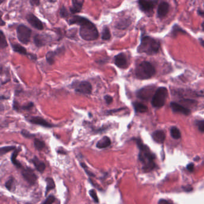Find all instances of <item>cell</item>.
Masks as SVG:
<instances>
[{
    "label": "cell",
    "instance_id": "d4e9b609",
    "mask_svg": "<svg viewBox=\"0 0 204 204\" xmlns=\"http://www.w3.org/2000/svg\"><path fill=\"white\" fill-rule=\"evenodd\" d=\"M21 149H16L14 151V152H13V154L12 155V156H11V160H12V162H13V164L15 166H16L17 168H21L22 166V165L21 164V163L17 161L16 159V158L18 155V153H19V152H20Z\"/></svg>",
    "mask_w": 204,
    "mask_h": 204
},
{
    "label": "cell",
    "instance_id": "9a60e30c",
    "mask_svg": "<svg viewBox=\"0 0 204 204\" xmlns=\"http://www.w3.org/2000/svg\"><path fill=\"white\" fill-rule=\"evenodd\" d=\"M63 51H65V48L64 47H61L58 49H57L56 51H49L46 54V60L47 63L52 65L55 63V59L56 56H57L59 54H62Z\"/></svg>",
    "mask_w": 204,
    "mask_h": 204
},
{
    "label": "cell",
    "instance_id": "b9f144b4",
    "mask_svg": "<svg viewBox=\"0 0 204 204\" xmlns=\"http://www.w3.org/2000/svg\"><path fill=\"white\" fill-rule=\"evenodd\" d=\"M187 169L189 171H192L193 170V168H194V166L193 164H189L187 166Z\"/></svg>",
    "mask_w": 204,
    "mask_h": 204
},
{
    "label": "cell",
    "instance_id": "4316f807",
    "mask_svg": "<svg viewBox=\"0 0 204 204\" xmlns=\"http://www.w3.org/2000/svg\"><path fill=\"white\" fill-rule=\"evenodd\" d=\"M171 135L174 139H179L181 137V132L178 128L172 127L170 130Z\"/></svg>",
    "mask_w": 204,
    "mask_h": 204
},
{
    "label": "cell",
    "instance_id": "2e32d148",
    "mask_svg": "<svg viewBox=\"0 0 204 204\" xmlns=\"http://www.w3.org/2000/svg\"><path fill=\"white\" fill-rule=\"evenodd\" d=\"M169 5L166 2H162L157 9V16L159 18L164 17L169 12Z\"/></svg>",
    "mask_w": 204,
    "mask_h": 204
},
{
    "label": "cell",
    "instance_id": "44dd1931",
    "mask_svg": "<svg viewBox=\"0 0 204 204\" xmlns=\"http://www.w3.org/2000/svg\"><path fill=\"white\" fill-rule=\"evenodd\" d=\"M32 161L34 165L36 166V169L39 172L43 173L45 170V168H46L45 164L43 161H40L36 156H35Z\"/></svg>",
    "mask_w": 204,
    "mask_h": 204
},
{
    "label": "cell",
    "instance_id": "bcb514c9",
    "mask_svg": "<svg viewBox=\"0 0 204 204\" xmlns=\"http://www.w3.org/2000/svg\"><path fill=\"white\" fill-rule=\"evenodd\" d=\"M4 1V0H1V3H2Z\"/></svg>",
    "mask_w": 204,
    "mask_h": 204
},
{
    "label": "cell",
    "instance_id": "f1b7e54d",
    "mask_svg": "<svg viewBox=\"0 0 204 204\" xmlns=\"http://www.w3.org/2000/svg\"><path fill=\"white\" fill-rule=\"evenodd\" d=\"M34 147L36 149H37L38 151H41L45 148V143L43 141L41 140L40 139H35L34 141Z\"/></svg>",
    "mask_w": 204,
    "mask_h": 204
},
{
    "label": "cell",
    "instance_id": "d6a6232c",
    "mask_svg": "<svg viewBox=\"0 0 204 204\" xmlns=\"http://www.w3.org/2000/svg\"><path fill=\"white\" fill-rule=\"evenodd\" d=\"M60 15L62 18H66L68 17L69 14L68 13L66 8L65 7H62L60 10Z\"/></svg>",
    "mask_w": 204,
    "mask_h": 204
},
{
    "label": "cell",
    "instance_id": "836d02e7",
    "mask_svg": "<svg viewBox=\"0 0 204 204\" xmlns=\"http://www.w3.org/2000/svg\"><path fill=\"white\" fill-rule=\"evenodd\" d=\"M55 199H55L54 196L51 195L46 199V201L42 204H51L55 202Z\"/></svg>",
    "mask_w": 204,
    "mask_h": 204
},
{
    "label": "cell",
    "instance_id": "30bf717a",
    "mask_svg": "<svg viewBox=\"0 0 204 204\" xmlns=\"http://www.w3.org/2000/svg\"><path fill=\"white\" fill-rule=\"evenodd\" d=\"M26 20L34 28L38 29V30L43 29V23L33 14H28L26 16Z\"/></svg>",
    "mask_w": 204,
    "mask_h": 204
},
{
    "label": "cell",
    "instance_id": "7a4b0ae2",
    "mask_svg": "<svg viewBox=\"0 0 204 204\" xmlns=\"http://www.w3.org/2000/svg\"><path fill=\"white\" fill-rule=\"evenodd\" d=\"M135 140L140 149L139 159L142 164L143 169L146 172L152 171L156 166L154 162L155 156L152 153L149 148L142 143L141 140L136 139Z\"/></svg>",
    "mask_w": 204,
    "mask_h": 204
},
{
    "label": "cell",
    "instance_id": "f6af8a7d",
    "mask_svg": "<svg viewBox=\"0 0 204 204\" xmlns=\"http://www.w3.org/2000/svg\"><path fill=\"white\" fill-rule=\"evenodd\" d=\"M202 29H203V30L204 31V22L202 24Z\"/></svg>",
    "mask_w": 204,
    "mask_h": 204
},
{
    "label": "cell",
    "instance_id": "d590c367",
    "mask_svg": "<svg viewBox=\"0 0 204 204\" xmlns=\"http://www.w3.org/2000/svg\"><path fill=\"white\" fill-rule=\"evenodd\" d=\"M22 134L25 137H26V138H32L33 137H34V135L30 133L29 132H28V131H26L25 129H23L21 132Z\"/></svg>",
    "mask_w": 204,
    "mask_h": 204
},
{
    "label": "cell",
    "instance_id": "277c9868",
    "mask_svg": "<svg viewBox=\"0 0 204 204\" xmlns=\"http://www.w3.org/2000/svg\"><path fill=\"white\" fill-rule=\"evenodd\" d=\"M155 68L150 63L144 61L138 64L135 69V75L138 79H147L155 74Z\"/></svg>",
    "mask_w": 204,
    "mask_h": 204
},
{
    "label": "cell",
    "instance_id": "4dcf8cb0",
    "mask_svg": "<svg viewBox=\"0 0 204 204\" xmlns=\"http://www.w3.org/2000/svg\"><path fill=\"white\" fill-rule=\"evenodd\" d=\"M47 183V187H46V191H49L51 189H54L55 187V184L53 180L51 178H47L46 179Z\"/></svg>",
    "mask_w": 204,
    "mask_h": 204
},
{
    "label": "cell",
    "instance_id": "ffe728a7",
    "mask_svg": "<svg viewBox=\"0 0 204 204\" xmlns=\"http://www.w3.org/2000/svg\"><path fill=\"white\" fill-rule=\"evenodd\" d=\"M83 7V2L78 0H72V7L70 11L72 14H76L81 12Z\"/></svg>",
    "mask_w": 204,
    "mask_h": 204
},
{
    "label": "cell",
    "instance_id": "e0dca14e",
    "mask_svg": "<svg viewBox=\"0 0 204 204\" xmlns=\"http://www.w3.org/2000/svg\"><path fill=\"white\" fill-rule=\"evenodd\" d=\"M152 138L157 143H162L165 140V134L164 131L161 130L156 131L152 134Z\"/></svg>",
    "mask_w": 204,
    "mask_h": 204
},
{
    "label": "cell",
    "instance_id": "4fadbf2b",
    "mask_svg": "<svg viewBox=\"0 0 204 204\" xmlns=\"http://www.w3.org/2000/svg\"><path fill=\"white\" fill-rule=\"evenodd\" d=\"M141 10L144 12H151L153 9L154 3L151 0H138Z\"/></svg>",
    "mask_w": 204,
    "mask_h": 204
},
{
    "label": "cell",
    "instance_id": "60d3db41",
    "mask_svg": "<svg viewBox=\"0 0 204 204\" xmlns=\"http://www.w3.org/2000/svg\"><path fill=\"white\" fill-rule=\"evenodd\" d=\"M159 204H172L171 202L167 201V200H165V199H161L159 202Z\"/></svg>",
    "mask_w": 204,
    "mask_h": 204
},
{
    "label": "cell",
    "instance_id": "e575fe53",
    "mask_svg": "<svg viewBox=\"0 0 204 204\" xmlns=\"http://www.w3.org/2000/svg\"><path fill=\"white\" fill-rule=\"evenodd\" d=\"M90 196L92 198V199L95 201V202H96V203H98L99 200H98V198L97 196L96 191L94 190H91L90 191Z\"/></svg>",
    "mask_w": 204,
    "mask_h": 204
},
{
    "label": "cell",
    "instance_id": "7bdbcfd3",
    "mask_svg": "<svg viewBox=\"0 0 204 204\" xmlns=\"http://www.w3.org/2000/svg\"><path fill=\"white\" fill-rule=\"evenodd\" d=\"M198 13H199V14H200V15H202V16H204V11H201V10H199V12H198Z\"/></svg>",
    "mask_w": 204,
    "mask_h": 204
},
{
    "label": "cell",
    "instance_id": "3957f363",
    "mask_svg": "<svg viewBox=\"0 0 204 204\" xmlns=\"http://www.w3.org/2000/svg\"><path fill=\"white\" fill-rule=\"evenodd\" d=\"M160 49L159 42L150 37H144L141 39V44L138 47V51L149 55L156 54Z\"/></svg>",
    "mask_w": 204,
    "mask_h": 204
},
{
    "label": "cell",
    "instance_id": "8fae6325",
    "mask_svg": "<svg viewBox=\"0 0 204 204\" xmlns=\"http://www.w3.org/2000/svg\"><path fill=\"white\" fill-rule=\"evenodd\" d=\"M24 178L30 184H34L37 180V177L31 168H26L22 171Z\"/></svg>",
    "mask_w": 204,
    "mask_h": 204
},
{
    "label": "cell",
    "instance_id": "8992f818",
    "mask_svg": "<svg viewBox=\"0 0 204 204\" xmlns=\"http://www.w3.org/2000/svg\"><path fill=\"white\" fill-rule=\"evenodd\" d=\"M31 34V29L24 25H21L17 27V38L22 44H27L30 41Z\"/></svg>",
    "mask_w": 204,
    "mask_h": 204
},
{
    "label": "cell",
    "instance_id": "cb8c5ba5",
    "mask_svg": "<svg viewBox=\"0 0 204 204\" xmlns=\"http://www.w3.org/2000/svg\"><path fill=\"white\" fill-rule=\"evenodd\" d=\"M12 47L13 49V51L16 53H18L19 54H24V55L27 54V51L25 48L19 44H12Z\"/></svg>",
    "mask_w": 204,
    "mask_h": 204
},
{
    "label": "cell",
    "instance_id": "603a6c76",
    "mask_svg": "<svg viewBox=\"0 0 204 204\" xmlns=\"http://www.w3.org/2000/svg\"><path fill=\"white\" fill-rule=\"evenodd\" d=\"M134 109L136 112L138 113H145L148 111V107L147 106L144 105L142 103L135 102L133 103Z\"/></svg>",
    "mask_w": 204,
    "mask_h": 204
},
{
    "label": "cell",
    "instance_id": "52a82bcc",
    "mask_svg": "<svg viewBox=\"0 0 204 204\" xmlns=\"http://www.w3.org/2000/svg\"><path fill=\"white\" fill-rule=\"evenodd\" d=\"M71 86L76 92L83 94H90L92 91V86L88 81H76L73 82Z\"/></svg>",
    "mask_w": 204,
    "mask_h": 204
},
{
    "label": "cell",
    "instance_id": "5b68a950",
    "mask_svg": "<svg viewBox=\"0 0 204 204\" xmlns=\"http://www.w3.org/2000/svg\"><path fill=\"white\" fill-rule=\"evenodd\" d=\"M168 90L165 87H159L156 90L152 99V104L154 107H162L166 102Z\"/></svg>",
    "mask_w": 204,
    "mask_h": 204
},
{
    "label": "cell",
    "instance_id": "7c38bea8",
    "mask_svg": "<svg viewBox=\"0 0 204 204\" xmlns=\"http://www.w3.org/2000/svg\"><path fill=\"white\" fill-rule=\"evenodd\" d=\"M153 88L152 87H144L140 89L137 93V97L142 100H149L152 94Z\"/></svg>",
    "mask_w": 204,
    "mask_h": 204
},
{
    "label": "cell",
    "instance_id": "9c48e42d",
    "mask_svg": "<svg viewBox=\"0 0 204 204\" xmlns=\"http://www.w3.org/2000/svg\"><path fill=\"white\" fill-rule=\"evenodd\" d=\"M115 66L121 69H126L128 66V59L125 54L121 53L115 57Z\"/></svg>",
    "mask_w": 204,
    "mask_h": 204
},
{
    "label": "cell",
    "instance_id": "8d00e7d4",
    "mask_svg": "<svg viewBox=\"0 0 204 204\" xmlns=\"http://www.w3.org/2000/svg\"><path fill=\"white\" fill-rule=\"evenodd\" d=\"M196 126L200 131L204 132V121H199L196 122Z\"/></svg>",
    "mask_w": 204,
    "mask_h": 204
},
{
    "label": "cell",
    "instance_id": "ba28073f",
    "mask_svg": "<svg viewBox=\"0 0 204 204\" xmlns=\"http://www.w3.org/2000/svg\"><path fill=\"white\" fill-rule=\"evenodd\" d=\"M27 120L28 121V122L33 124L41 126L44 127L52 128L56 127L53 124L49 123V122H47V121H46L44 119H43L40 116H32L27 119Z\"/></svg>",
    "mask_w": 204,
    "mask_h": 204
},
{
    "label": "cell",
    "instance_id": "6da1fadb",
    "mask_svg": "<svg viewBox=\"0 0 204 204\" xmlns=\"http://www.w3.org/2000/svg\"><path fill=\"white\" fill-rule=\"evenodd\" d=\"M70 25L80 26V35L85 41H94L98 39L99 32L95 25L86 17L74 16L68 20Z\"/></svg>",
    "mask_w": 204,
    "mask_h": 204
},
{
    "label": "cell",
    "instance_id": "ee69618b",
    "mask_svg": "<svg viewBox=\"0 0 204 204\" xmlns=\"http://www.w3.org/2000/svg\"><path fill=\"white\" fill-rule=\"evenodd\" d=\"M49 2H55L56 0H48Z\"/></svg>",
    "mask_w": 204,
    "mask_h": 204
},
{
    "label": "cell",
    "instance_id": "f35d334b",
    "mask_svg": "<svg viewBox=\"0 0 204 204\" xmlns=\"http://www.w3.org/2000/svg\"><path fill=\"white\" fill-rule=\"evenodd\" d=\"M12 184H13V180H9L8 181L6 182V188L8 190L10 191L12 189Z\"/></svg>",
    "mask_w": 204,
    "mask_h": 204
},
{
    "label": "cell",
    "instance_id": "83f0119b",
    "mask_svg": "<svg viewBox=\"0 0 204 204\" xmlns=\"http://www.w3.org/2000/svg\"><path fill=\"white\" fill-rule=\"evenodd\" d=\"M130 23L128 21V19H123L119 21L118 23L116 24L115 27L120 29H126L128 26L129 25Z\"/></svg>",
    "mask_w": 204,
    "mask_h": 204
},
{
    "label": "cell",
    "instance_id": "f546056e",
    "mask_svg": "<svg viewBox=\"0 0 204 204\" xmlns=\"http://www.w3.org/2000/svg\"><path fill=\"white\" fill-rule=\"evenodd\" d=\"M8 46V44L7 40L6 39V37L2 31L0 32V47L1 49H3Z\"/></svg>",
    "mask_w": 204,
    "mask_h": 204
},
{
    "label": "cell",
    "instance_id": "7402d4cb",
    "mask_svg": "<svg viewBox=\"0 0 204 204\" xmlns=\"http://www.w3.org/2000/svg\"><path fill=\"white\" fill-rule=\"evenodd\" d=\"M34 41L37 47H40L44 46L47 43V38L43 35H36L34 37Z\"/></svg>",
    "mask_w": 204,
    "mask_h": 204
},
{
    "label": "cell",
    "instance_id": "ac0fdd59",
    "mask_svg": "<svg viewBox=\"0 0 204 204\" xmlns=\"http://www.w3.org/2000/svg\"><path fill=\"white\" fill-rule=\"evenodd\" d=\"M111 144L110 139L107 136L103 137L96 143V148L98 149H105L109 147Z\"/></svg>",
    "mask_w": 204,
    "mask_h": 204
},
{
    "label": "cell",
    "instance_id": "1f68e13d",
    "mask_svg": "<svg viewBox=\"0 0 204 204\" xmlns=\"http://www.w3.org/2000/svg\"><path fill=\"white\" fill-rule=\"evenodd\" d=\"M16 149V147L15 146H5V147H2L0 149V153H1V155H2L5 153H7L10 151H12L13 150H14Z\"/></svg>",
    "mask_w": 204,
    "mask_h": 204
},
{
    "label": "cell",
    "instance_id": "ab89813d",
    "mask_svg": "<svg viewBox=\"0 0 204 204\" xmlns=\"http://www.w3.org/2000/svg\"><path fill=\"white\" fill-rule=\"evenodd\" d=\"M29 2L32 6H37L40 4V0H29Z\"/></svg>",
    "mask_w": 204,
    "mask_h": 204
},
{
    "label": "cell",
    "instance_id": "d6986e66",
    "mask_svg": "<svg viewBox=\"0 0 204 204\" xmlns=\"http://www.w3.org/2000/svg\"><path fill=\"white\" fill-rule=\"evenodd\" d=\"M34 107V103L32 102H29L25 104L20 106L19 104L17 103V102L14 100L13 103V109L15 111H21V110H24V111H29Z\"/></svg>",
    "mask_w": 204,
    "mask_h": 204
},
{
    "label": "cell",
    "instance_id": "484cf974",
    "mask_svg": "<svg viewBox=\"0 0 204 204\" xmlns=\"http://www.w3.org/2000/svg\"><path fill=\"white\" fill-rule=\"evenodd\" d=\"M111 38V34L109 28L107 26H104L101 33V38L103 40H109Z\"/></svg>",
    "mask_w": 204,
    "mask_h": 204
},
{
    "label": "cell",
    "instance_id": "5bb4252c",
    "mask_svg": "<svg viewBox=\"0 0 204 204\" xmlns=\"http://www.w3.org/2000/svg\"><path fill=\"white\" fill-rule=\"evenodd\" d=\"M171 107L172 110L176 113H179L185 115H189L191 113L189 109L176 102H172L171 103Z\"/></svg>",
    "mask_w": 204,
    "mask_h": 204
},
{
    "label": "cell",
    "instance_id": "74e56055",
    "mask_svg": "<svg viewBox=\"0 0 204 204\" xmlns=\"http://www.w3.org/2000/svg\"><path fill=\"white\" fill-rule=\"evenodd\" d=\"M104 99L105 100V102L107 104H110L112 102H113V97L110 96V95H106L105 97H104Z\"/></svg>",
    "mask_w": 204,
    "mask_h": 204
}]
</instances>
